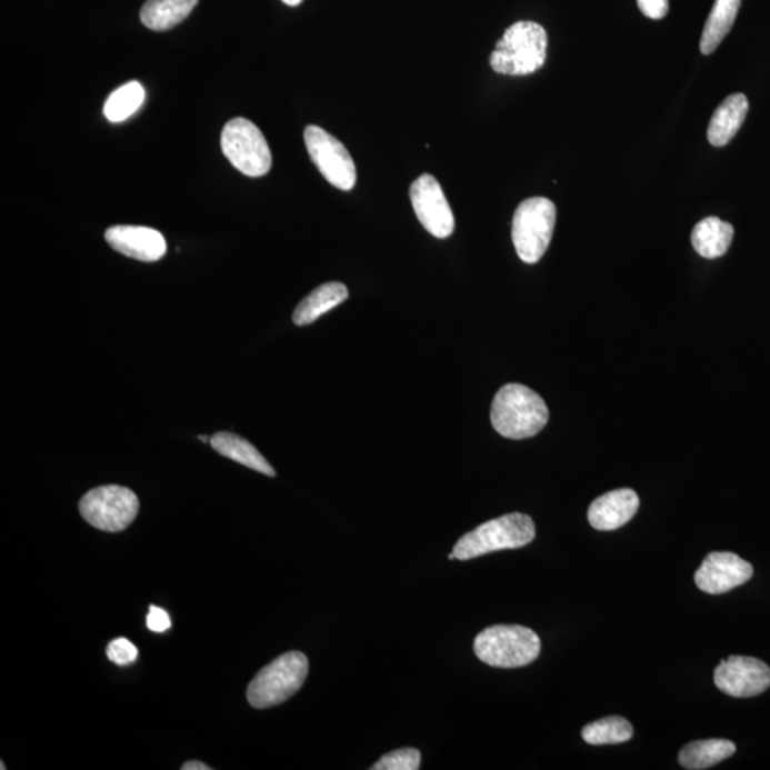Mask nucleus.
I'll return each instance as SVG.
<instances>
[{
  "label": "nucleus",
  "instance_id": "1",
  "mask_svg": "<svg viewBox=\"0 0 770 770\" xmlns=\"http://www.w3.org/2000/svg\"><path fill=\"white\" fill-rule=\"evenodd\" d=\"M550 420L542 397L522 384H507L491 406V422L498 434L511 440L537 436Z\"/></svg>",
  "mask_w": 770,
  "mask_h": 770
},
{
  "label": "nucleus",
  "instance_id": "2",
  "mask_svg": "<svg viewBox=\"0 0 770 770\" xmlns=\"http://www.w3.org/2000/svg\"><path fill=\"white\" fill-rule=\"evenodd\" d=\"M546 29L530 20L513 23L497 42L490 64L494 72L508 77H527L543 67L547 60Z\"/></svg>",
  "mask_w": 770,
  "mask_h": 770
},
{
  "label": "nucleus",
  "instance_id": "3",
  "mask_svg": "<svg viewBox=\"0 0 770 770\" xmlns=\"http://www.w3.org/2000/svg\"><path fill=\"white\" fill-rule=\"evenodd\" d=\"M536 538V523L521 512L507 513L496 520L481 523L474 531L466 533L456 543V560L468 561L487 553L517 550Z\"/></svg>",
  "mask_w": 770,
  "mask_h": 770
},
{
  "label": "nucleus",
  "instance_id": "4",
  "mask_svg": "<svg viewBox=\"0 0 770 770\" xmlns=\"http://www.w3.org/2000/svg\"><path fill=\"white\" fill-rule=\"evenodd\" d=\"M476 656L494 668H521L540 657L541 639L532 629L521 626H494L478 633Z\"/></svg>",
  "mask_w": 770,
  "mask_h": 770
},
{
  "label": "nucleus",
  "instance_id": "5",
  "mask_svg": "<svg viewBox=\"0 0 770 770\" xmlns=\"http://www.w3.org/2000/svg\"><path fill=\"white\" fill-rule=\"evenodd\" d=\"M309 676V659L303 652L290 651L261 669L250 682L248 699L251 707L267 709L290 699L303 687Z\"/></svg>",
  "mask_w": 770,
  "mask_h": 770
},
{
  "label": "nucleus",
  "instance_id": "6",
  "mask_svg": "<svg viewBox=\"0 0 770 770\" xmlns=\"http://www.w3.org/2000/svg\"><path fill=\"white\" fill-rule=\"evenodd\" d=\"M557 208L550 199L523 200L512 219V241L523 263L536 264L550 248Z\"/></svg>",
  "mask_w": 770,
  "mask_h": 770
},
{
  "label": "nucleus",
  "instance_id": "7",
  "mask_svg": "<svg viewBox=\"0 0 770 770\" xmlns=\"http://www.w3.org/2000/svg\"><path fill=\"white\" fill-rule=\"evenodd\" d=\"M221 150L236 169L249 178H261L269 173L273 159L269 143L249 119L229 120L221 132Z\"/></svg>",
  "mask_w": 770,
  "mask_h": 770
},
{
  "label": "nucleus",
  "instance_id": "8",
  "mask_svg": "<svg viewBox=\"0 0 770 770\" xmlns=\"http://www.w3.org/2000/svg\"><path fill=\"white\" fill-rule=\"evenodd\" d=\"M79 510L84 521L98 530L120 532L138 517L139 498L126 487H98L83 496Z\"/></svg>",
  "mask_w": 770,
  "mask_h": 770
},
{
  "label": "nucleus",
  "instance_id": "9",
  "mask_svg": "<svg viewBox=\"0 0 770 770\" xmlns=\"http://www.w3.org/2000/svg\"><path fill=\"white\" fill-rule=\"evenodd\" d=\"M304 142L311 162L330 184L342 191L354 189L356 163L339 139L319 126L310 124L304 130Z\"/></svg>",
  "mask_w": 770,
  "mask_h": 770
},
{
  "label": "nucleus",
  "instance_id": "10",
  "mask_svg": "<svg viewBox=\"0 0 770 770\" xmlns=\"http://www.w3.org/2000/svg\"><path fill=\"white\" fill-rule=\"evenodd\" d=\"M410 199L417 219L428 233L437 239H447L454 233L456 219L450 203L434 176L421 174L411 184Z\"/></svg>",
  "mask_w": 770,
  "mask_h": 770
},
{
  "label": "nucleus",
  "instance_id": "11",
  "mask_svg": "<svg viewBox=\"0 0 770 770\" xmlns=\"http://www.w3.org/2000/svg\"><path fill=\"white\" fill-rule=\"evenodd\" d=\"M714 684L733 698H752L770 688V668L751 657H729L714 669Z\"/></svg>",
  "mask_w": 770,
  "mask_h": 770
},
{
  "label": "nucleus",
  "instance_id": "12",
  "mask_svg": "<svg viewBox=\"0 0 770 770\" xmlns=\"http://www.w3.org/2000/svg\"><path fill=\"white\" fill-rule=\"evenodd\" d=\"M753 577L751 563L733 552H711L694 572L699 590L718 596L743 586Z\"/></svg>",
  "mask_w": 770,
  "mask_h": 770
},
{
  "label": "nucleus",
  "instance_id": "13",
  "mask_svg": "<svg viewBox=\"0 0 770 770\" xmlns=\"http://www.w3.org/2000/svg\"><path fill=\"white\" fill-rule=\"evenodd\" d=\"M104 239L119 253L146 263L159 261L168 253L163 234L143 226H113L106 230Z\"/></svg>",
  "mask_w": 770,
  "mask_h": 770
},
{
  "label": "nucleus",
  "instance_id": "14",
  "mask_svg": "<svg viewBox=\"0 0 770 770\" xmlns=\"http://www.w3.org/2000/svg\"><path fill=\"white\" fill-rule=\"evenodd\" d=\"M638 508L637 492L621 488L597 498L588 510V521L598 531L618 530L636 517Z\"/></svg>",
  "mask_w": 770,
  "mask_h": 770
},
{
  "label": "nucleus",
  "instance_id": "15",
  "mask_svg": "<svg viewBox=\"0 0 770 770\" xmlns=\"http://www.w3.org/2000/svg\"><path fill=\"white\" fill-rule=\"evenodd\" d=\"M749 102L742 93L728 96L714 113L709 123L708 139L714 148L727 146L737 136L747 119Z\"/></svg>",
  "mask_w": 770,
  "mask_h": 770
},
{
  "label": "nucleus",
  "instance_id": "16",
  "mask_svg": "<svg viewBox=\"0 0 770 770\" xmlns=\"http://www.w3.org/2000/svg\"><path fill=\"white\" fill-rule=\"evenodd\" d=\"M347 299H349V290L344 284L337 283V281L321 284L297 306L293 314L294 323L297 326L311 324L327 311L344 303Z\"/></svg>",
  "mask_w": 770,
  "mask_h": 770
},
{
  "label": "nucleus",
  "instance_id": "17",
  "mask_svg": "<svg viewBox=\"0 0 770 770\" xmlns=\"http://www.w3.org/2000/svg\"><path fill=\"white\" fill-rule=\"evenodd\" d=\"M210 444L220 456L230 458L239 464L259 471L261 474L276 477L274 468L269 464L263 456L251 446L248 440L233 432L221 431L210 438Z\"/></svg>",
  "mask_w": 770,
  "mask_h": 770
},
{
  "label": "nucleus",
  "instance_id": "18",
  "mask_svg": "<svg viewBox=\"0 0 770 770\" xmlns=\"http://www.w3.org/2000/svg\"><path fill=\"white\" fill-rule=\"evenodd\" d=\"M199 0H148L140 10V20L146 28L164 32L189 18Z\"/></svg>",
  "mask_w": 770,
  "mask_h": 770
},
{
  "label": "nucleus",
  "instance_id": "19",
  "mask_svg": "<svg viewBox=\"0 0 770 770\" xmlns=\"http://www.w3.org/2000/svg\"><path fill=\"white\" fill-rule=\"evenodd\" d=\"M734 230L732 224L718 218L699 221L692 231V246L704 259H718L731 248Z\"/></svg>",
  "mask_w": 770,
  "mask_h": 770
},
{
  "label": "nucleus",
  "instance_id": "20",
  "mask_svg": "<svg viewBox=\"0 0 770 770\" xmlns=\"http://www.w3.org/2000/svg\"><path fill=\"white\" fill-rule=\"evenodd\" d=\"M737 751V747L727 739H707L694 741L679 752L678 762L683 769L702 770L727 761Z\"/></svg>",
  "mask_w": 770,
  "mask_h": 770
},
{
  "label": "nucleus",
  "instance_id": "21",
  "mask_svg": "<svg viewBox=\"0 0 770 770\" xmlns=\"http://www.w3.org/2000/svg\"><path fill=\"white\" fill-rule=\"evenodd\" d=\"M741 3L742 0H714L701 38V52L703 54L713 53L722 40L727 38V34L731 32Z\"/></svg>",
  "mask_w": 770,
  "mask_h": 770
},
{
  "label": "nucleus",
  "instance_id": "22",
  "mask_svg": "<svg viewBox=\"0 0 770 770\" xmlns=\"http://www.w3.org/2000/svg\"><path fill=\"white\" fill-rule=\"evenodd\" d=\"M146 92L142 84L132 80V82L120 86L116 89L109 99L106 100L103 113L106 119L112 123L124 122L132 118L144 103Z\"/></svg>",
  "mask_w": 770,
  "mask_h": 770
},
{
  "label": "nucleus",
  "instance_id": "23",
  "mask_svg": "<svg viewBox=\"0 0 770 770\" xmlns=\"http://www.w3.org/2000/svg\"><path fill=\"white\" fill-rule=\"evenodd\" d=\"M581 734L590 744H617L628 742L633 737V728L626 718L608 717L587 724Z\"/></svg>",
  "mask_w": 770,
  "mask_h": 770
},
{
  "label": "nucleus",
  "instance_id": "24",
  "mask_svg": "<svg viewBox=\"0 0 770 770\" xmlns=\"http://www.w3.org/2000/svg\"><path fill=\"white\" fill-rule=\"evenodd\" d=\"M421 753L414 748L399 749L384 754L372 770H417L420 769Z\"/></svg>",
  "mask_w": 770,
  "mask_h": 770
},
{
  "label": "nucleus",
  "instance_id": "25",
  "mask_svg": "<svg viewBox=\"0 0 770 770\" xmlns=\"http://www.w3.org/2000/svg\"><path fill=\"white\" fill-rule=\"evenodd\" d=\"M106 656H108L110 661L116 663V666H129V663L138 659L139 651L129 639L116 638L109 643L108 649H106Z\"/></svg>",
  "mask_w": 770,
  "mask_h": 770
},
{
  "label": "nucleus",
  "instance_id": "26",
  "mask_svg": "<svg viewBox=\"0 0 770 770\" xmlns=\"http://www.w3.org/2000/svg\"><path fill=\"white\" fill-rule=\"evenodd\" d=\"M639 9L647 18L659 20L667 17L669 0H637Z\"/></svg>",
  "mask_w": 770,
  "mask_h": 770
},
{
  "label": "nucleus",
  "instance_id": "27",
  "mask_svg": "<svg viewBox=\"0 0 770 770\" xmlns=\"http://www.w3.org/2000/svg\"><path fill=\"white\" fill-rule=\"evenodd\" d=\"M148 628L153 632H166L171 627L169 613L159 607H150L148 619H146Z\"/></svg>",
  "mask_w": 770,
  "mask_h": 770
},
{
  "label": "nucleus",
  "instance_id": "28",
  "mask_svg": "<svg viewBox=\"0 0 770 770\" xmlns=\"http://www.w3.org/2000/svg\"><path fill=\"white\" fill-rule=\"evenodd\" d=\"M183 770H210L211 768L208 767V764L198 762V761H191V762H186L183 767H181Z\"/></svg>",
  "mask_w": 770,
  "mask_h": 770
},
{
  "label": "nucleus",
  "instance_id": "29",
  "mask_svg": "<svg viewBox=\"0 0 770 770\" xmlns=\"http://www.w3.org/2000/svg\"><path fill=\"white\" fill-rule=\"evenodd\" d=\"M286 4H289V7H299L303 0H283Z\"/></svg>",
  "mask_w": 770,
  "mask_h": 770
},
{
  "label": "nucleus",
  "instance_id": "30",
  "mask_svg": "<svg viewBox=\"0 0 770 770\" xmlns=\"http://www.w3.org/2000/svg\"><path fill=\"white\" fill-rule=\"evenodd\" d=\"M200 440H201V441H204V442L210 441L209 438H208V437H204V436H201V437H200Z\"/></svg>",
  "mask_w": 770,
  "mask_h": 770
},
{
  "label": "nucleus",
  "instance_id": "31",
  "mask_svg": "<svg viewBox=\"0 0 770 770\" xmlns=\"http://www.w3.org/2000/svg\"><path fill=\"white\" fill-rule=\"evenodd\" d=\"M0 764H2V767H0V769H2V770L7 769V767H4V763H3V762L0 763Z\"/></svg>",
  "mask_w": 770,
  "mask_h": 770
}]
</instances>
